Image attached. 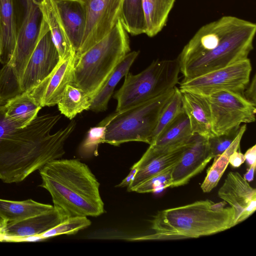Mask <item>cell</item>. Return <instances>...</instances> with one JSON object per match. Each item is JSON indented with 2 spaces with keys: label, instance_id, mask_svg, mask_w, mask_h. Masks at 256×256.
Returning a JSON list of instances; mask_svg holds the SVG:
<instances>
[{
  "label": "cell",
  "instance_id": "13",
  "mask_svg": "<svg viewBox=\"0 0 256 256\" xmlns=\"http://www.w3.org/2000/svg\"><path fill=\"white\" fill-rule=\"evenodd\" d=\"M212 158L208 138L194 134L172 168L170 188L188 184L192 178L203 170Z\"/></svg>",
  "mask_w": 256,
  "mask_h": 256
},
{
  "label": "cell",
  "instance_id": "22",
  "mask_svg": "<svg viewBox=\"0 0 256 256\" xmlns=\"http://www.w3.org/2000/svg\"><path fill=\"white\" fill-rule=\"evenodd\" d=\"M41 108L28 92H24L5 102L4 116L16 128H22L38 116Z\"/></svg>",
  "mask_w": 256,
  "mask_h": 256
},
{
  "label": "cell",
  "instance_id": "23",
  "mask_svg": "<svg viewBox=\"0 0 256 256\" xmlns=\"http://www.w3.org/2000/svg\"><path fill=\"white\" fill-rule=\"evenodd\" d=\"M193 134L189 119L184 112L150 146L160 150L175 148L186 144Z\"/></svg>",
  "mask_w": 256,
  "mask_h": 256
},
{
  "label": "cell",
  "instance_id": "28",
  "mask_svg": "<svg viewBox=\"0 0 256 256\" xmlns=\"http://www.w3.org/2000/svg\"><path fill=\"white\" fill-rule=\"evenodd\" d=\"M92 99L82 88L68 84L57 105L60 113L70 120L86 110H89Z\"/></svg>",
  "mask_w": 256,
  "mask_h": 256
},
{
  "label": "cell",
  "instance_id": "14",
  "mask_svg": "<svg viewBox=\"0 0 256 256\" xmlns=\"http://www.w3.org/2000/svg\"><path fill=\"white\" fill-rule=\"evenodd\" d=\"M218 196L234 209L235 226L256 210V190L238 172H230L228 174Z\"/></svg>",
  "mask_w": 256,
  "mask_h": 256
},
{
  "label": "cell",
  "instance_id": "30",
  "mask_svg": "<svg viewBox=\"0 0 256 256\" xmlns=\"http://www.w3.org/2000/svg\"><path fill=\"white\" fill-rule=\"evenodd\" d=\"M182 96L179 88L175 86L174 92L163 108L154 130L152 143L182 112H184Z\"/></svg>",
  "mask_w": 256,
  "mask_h": 256
},
{
  "label": "cell",
  "instance_id": "29",
  "mask_svg": "<svg viewBox=\"0 0 256 256\" xmlns=\"http://www.w3.org/2000/svg\"><path fill=\"white\" fill-rule=\"evenodd\" d=\"M120 20L128 33L132 36L146 34L142 0H123Z\"/></svg>",
  "mask_w": 256,
  "mask_h": 256
},
{
  "label": "cell",
  "instance_id": "6",
  "mask_svg": "<svg viewBox=\"0 0 256 256\" xmlns=\"http://www.w3.org/2000/svg\"><path fill=\"white\" fill-rule=\"evenodd\" d=\"M174 88L144 102L116 112L99 124L106 126L104 143L114 146L130 142L152 143L160 115L172 96Z\"/></svg>",
  "mask_w": 256,
  "mask_h": 256
},
{
  "label": "cell",
  "instance_id": "15",
  "mask_svg": "<svg viewBox=\"0 0 256 256\" xmlns=\"http://www.w3.org/2000/svg\"><path fill=\"white\" fill-rule=\"evenodd\" d=\"M74 56L60 59L52 71L28 92L42 108L57 104L66 86L72 84Z\"/></svg>",
  "mask_w": 256,
  "mask_h": 256
},
{
  "label": "cell",
  "instance_id": "1",
  "mask_svg": "<svg viewBox=\"0 0 256 256\" xmlns=\"http://www.w3.org/2000/svg\"><path fill=\"white\" fill-rule=\"evenodd\" d=\"M5 102H0V180L18 183L64 154V144L76 122L72 121L51 134L61 116L46 114L38 116L27 126L18 128L5 118Z\"/></svg>",
  "mask_w": 256,
  "mask_h": 256
},
{
  "label": "cell",
  "instance_id": "42",
  "mask_svg": "<svg viewBox=\"0 0 256 256\" xmlns=\"http://www.w3.org/2000/svg\"><path fill=\"white\" fill-rule=\"evenodd\" d=\"M1 48H2V40H1V32H0V54L1 52Z\"/></svg>",
  "mask_w": 256,
  "mask_h": 256
},
{
  "label": "cell",
  "instance_id": "2",
  "mask_svg": "<svg viewBox=\"0 0 256 256\" xmlns=\"http://www.w3.org/2000/svg\"><path fill=\"white\" fill-rule=\"evenodd\" d=\"M256 32L254 23L234 16L202 26L176 58L183 80L248 58Z\"/></svg>",
  "mask_w": 256,
  "mask_h": 256
},
{
  "label": "cell",
  "instance_id": "12",
  "mask_svg": "<svg viewBox=\"0 0 256 256\" xmlns=\"http://www.w3.org/2000/svg\"><path fill=\"white\" fill-rule=\"evenodd\" d=\"M60 60L48 27L42 17L36 44L19 81L20 94L28 92L42 81Z\"/></svg>",
  "mask_w": 256,
  "mask_h": 256
},
{
  "label": "cell",
  "instance_id": "39",
  "mask_svg": "<svg viewBox=\"0 0 256 256\" xmlns=\"http://www.w3.org/2000/svg\"><path fill=\"white\" fill-rule=\"evenodd\" d=\"M256 166V162L250 166L247 172L244 174L243 177L248 182L253 180Z\"/></svg>",
  "mask_w": 256,
  "mask_h": 256
},
{
  "label": "cell",
  "instance_id": "19",
  "mask_svg": "<svg viewBox=\"0 0 256 256\" xmlns=\"http://www.w3.org/2000/svg\"><path fill=\"white\" fill-rule=\"evenodd\" d=\"M18 4L19 0H0V62L3 65L10 61L15 46L20 20Z\"/></svg>",
  "mask_w": 256,
  "mask_h": 256
},
{
  "label": "cell",
  "instance_id": "9",
  "mask_svg": "<svg viewBox=\"0 0 256 256\" xmlns=\"http://www.w3.org/2000/svg\"><path fill=\"white\" fill-rule=\"evenodd\" d=\"M212 118L214 136L238 129L242 124L256 120V105L246 100L242 94L221 90L206 96Z\"/></svg>",
  "mask_w": 256,
  "mask_h": 256
},
{
  "label": "cell",
  "instance_id": "41",
  "mask_svg": "<svg viewBox=\"0 0 256 256\" xmlns=\"http://www.w3.org/2000/svg\"><path fill=\"white\" fill-rule=\"evenodd\" d=\"M6 242V236L0 233V242Z\"/></svg>",
  "mask_w": 256,
  "mask_h": 256
},
{
  "label": "cell",
  "instance_id": "4",
  "mask_svg": "<svg viewBox=\"0 0 256 256\" xmlns=\"http://www.w3.org/2000/svg\"><path fill=\"white\" fill-rule=\"evenodd\" d=\"M224 201L198 200L160 210L151 220L153 232L132 240H174L214 234L235 226L234 210Z\"/></svg>",
  "mask_w": 256,
  "mask_h": 256
},
{
  "label": "cell",
  "instance_id": "26",
  "mask_svg": "<svg viewBox=\"0 0 256 256\" xmlns=\"http://www.w3.org/2000/svg\"><path fill=\"white\" fill-rule=\"evenodd\" d=\"M176 0H142L146 34L153 37L164 26Z\"/></svg>",
  "mask_w": 256,
  "mask_h": 256
},
{
  "label": "cell",
  "instance_id": "5",
  "mask_svg": "<svg viewBox=\"0 0 256 256\" xmlns=\"http://www.w3.org/2000/svg\"><path fill=\"white\" fill-rule=\"evenodd\" d=\"M130 50L128 32L119 19L104 38L74 56L71 84L84 90L92 100Z\"/></svg>",
  "mask_w": 256,
  "mask_h": 256
},
{
  "label": "cell",
  "instance_id": "3",
  "mask_svg": "<svg viewBox=\"0 0 256 256\" xmlns=\"http://www.w3.org/2000/svg\"><path fill=\"white\" fill-rule=\"evenodd\" d=\"M40 186L66 218L98 216L104 212L100 182L89 167L76 159H56L39 170Z\"/></svg>",
  "mask_w": 256,
  "mask_h": 256
},
{
  "label": "cell",
  "instance_id": "7",
  "mask_svg": "<svg viewBox=\"0 0 256 256\" xmlns=\"http://www.w3.org/2000/svg\"><path fill=\"white\" fill-rule=\"evenodd\" d=\"M21 9L15 46L10 61L0 69V101L20 94L18 83L36 46L42 20L40 0H19Z\"/></svg>",
  "mask_w": 256,
  "mask_h": 256
},
{
  "label": "cell",
  "instance_id": "27",
  "mask_svg": "<svg viewBox=\"0 0 256 256\" xmlns=\"http://www.w3.org/2000/svg\"><path fill=\"white\" fill-rule=\"evenodd\" d=\"M246 129V124L240 126L239 132L230 146L220 156L214 158L212 166L208 170L206 176L201 185L204 192H209L218 184L229 164L230 156L240 146L242 138Z\"/></svg>",
  "mask_w": 256,
  "mask_h": 256
},
{
  "label": "cell",
  "instance_id": "32",
  "mask_svg": "<svg viewBox=\"0 0 256 256\" xmlns=\"http://www.w3.org/2000/svg\"><path fill=\"white\" fill-rule=\"evenodd\" d=\"M91 224L87 216H75L67 218L59 224L40 235L44 240L62 234H73Z\"/></svg>",
  "mask_w": 256,
  "mask_h": 256
},
{
  "label": "cell",
  "instance_id": "40",
  "mask_svg": "<svg viewBox=\"0 0 256 256\" xmlns=\"http://www.w3.org/2000/svg\"><path fill=\"white\" fill-rule=\"evenodd\" d=\"M7 224L6 220L0 214V233L2 232Z\"/></svg>",
  "mask_w": 256,
  "mask_h": 256
},
{
  "label": "cell",
  "instance_id": "8",
  "mask_svg": "<svg viewBox=\"0 0 256 256\" xmlns=\"http://www.w3.org/2000/svg\"><path fill=\"white\" fill-rule=\"evenodd\" d=\"M180 68L177 60H156L136 74L128 72L114 98L116 112L152 99L175 86L179 82Z\"/></svg>",
  "mask_w": 256,
  "mask_h": 256
},
{
  "label": "cell",
  "instance_id": "38",
  "mask_svg": "<svg viewBox=\"0 0 256 256\" xmlns=\"http://www.w3.org/2000/svg\"><path fill=\"white\" fill-rule=\"evenodd\" d=\"M138 170V168H137L132 166L128 175L116 186L118 188L128 187L133 180Z\"/></svg>",
  "mask_w": 256,
  "mask_h": 256
},
{
  "label": "cell",
  "instance_id": "33",
  "mask_svg": "<svg viewBox=\"0 0 256 256\" xmlns=\"http://www.w3.org/2000/svg\"><path fill=\"white\" fill-rule=\"evenodd\" d=\"M173 167L174 166L144 182L134 192L138 193L154 192L170 187Z\"/></svg>",
  "mask_w": 256,
  "mask_h": 256
},
{
  "label": "cell",
  "instance_id": "37",
  "mask_svg": "<svg viewBox=\"0 0 256 256\" xmlns=\"http://www.w3.org/2000/svg\"><path fill=\"white\" fill-rule=\"evenodd\" d=\"M245 161L250 166L256 162V146L254 144L248 148L244 154Z\"/></svg>",
  "mask_w": 256,
  "mask_h": 256
},
{
  "label": "cell",
  "instance_id": "21",
  "mask_svg": "<svg viewBox=\"0 0 256 256\" xmlns=\"http://www.w3.org/2000/svg\"><path fill=\"white\" fill-rule=\"evenodd\" d=\"M40 8L43 18L50 30L60 59L75 56V52L60 16L56 0H40Z\"/></svg>",
  "mask_w": 256,
  "mask_h": 256
},
{
  "label": "cell",
  "instance_id": "34",
  "mask_svg": "<svg viewBox=\"0 0 256 256\" xmlns=\"http://www.w3.org/2000/svg\"><path fill=\"white\" fill-rule=\"evenodd\" d=\"M240 128L226 134L214 136L208 138L210 149L212 158L220 156L230 146L236 137Z\"/></svg>",
  "mask_w": 256,
  "mask_h": 256
},
{
  "label": "cell",
  "instance_id": "11",
  "mask_svg": "<svg viewBox=\"0 0 256 256\" xmlns=\"http://www.w3.org/2000/svg\"><path fill=\"white\" fill-rule=\"evenodd\" d=\"M86 16L85 30L78 56L97 44L113 29L120 19L123 0H78Z\"/></svg>",
  "mask_w": 256,
  "mask_h": 256
},
{
  "label": "cell",
  "instance_id": "20",
  "mask_svg": "<svg viewBox=\"0 0 256 256\" xmlns=\"http://www.w3.org/2000/svg\"><path fill=\"white\" fill-rule=\"evenodd\" d=\"M63 25L75 52L78 50L86 22L84 8L78 0H55Z\"/></svg>",
  "mask_w": 256,
  "mask_h": 256
},
{
  "label": "cell",
  "instance_id": "18",
  "mask_svg": "<svg viewBox=\"0 0 256 256\" xmlns=\"http://www.w3.org/2000/svg\"><path fill=\"white\" fill-rule=\"evenodd\" d=\"M67 218L54 206L48 211L7 224L2 234L11 238L40 236Z\"/></svg>",
  "mask_w": 256,
  "mask_h": 256
},
{
  "label": "cell",
  "instance_id": "10",
  "mask_svg": "<svg viewBox=\"0 0 256 256\" xmlns=\"http://www.w3.org/2000/svg\"><path fill=\"white\" fill-rule=\"evenodd\" d=\"M252 70L250 60L247 58L193 78L182 80L179 88L205 96L221 90L242 94L250 81Z\"/></svg>",
  "mask_w": 256,
  "mask_h": 256
},
{
  "label": "cell",
  "instance_id": "17",
  "mask_svg": "<svg viewBox=\"0 0 256 256\" xmlns=\"http://www.w3.org/2000/svg\"><path fill=\"white\" fill-rule=\"evenodd\" d=\"M180 90L184 110L189 119L192 132L208 138L214 136L211 110L207 96L189 90Z\"/></svg>",
  "mask_w": 256,
  "mask_h": 256
},
{
  "label": "cell",
  "instance_id": "36",
  "mask_svg": "<svg viewBox=\"0 0 256 256\" xmlns=\"http://www.w3.org/2000/svg\"><path fill=\"white\" fill-rule=\"evenodd\" d=\"M245 162L244 154L238 150L234 151L229 158V164L234 168L240 166Z\"/></svg>",
  "mask_w": 256,
  "mask_h": 256
},
{
  "label": "cell",
  "instance_id": "25",
  "mask_svg": "<svg viewBox=\"0 0 256 256\" xmlns=\"http://www.w3.org/2000/svg\"><path fill=\"white\" fill-rule=\"evenodd\" d=\"M53 208L54 206L40 203L32 199L14 201L0 198V214L6 220L7 224L40 214Z\"/></svg>",
  "mask_w": 256,
  "mask_h": 256
},
{
  "label": "cell",
  "instance_id": "35",
  "mask_svg": "<svg viewBox=\"0 0 256 256\" xmlns=\"http://www.w3.org/2000/svg\"><path fill=\"white\" fill-rule=\"evenodd\" d=\"M256 76L254 74L244 90L242 95L248 102L256 106Z\"/></svg>",
  "mask_w": 256,
  "mask_h": 256
},
{
  "label": "cell",
  "instance_id": "24",
  "mask_svg": "<svg viewBox=\"0 0 256 256\" xmlns=\"http://www.w3.org/2000/svg\"><path fill=\"white\" fill-rule=\"evenodd\" d=\"M139 52V51H132L124 56L99 92L92 98L89 110L96 112L106 110L114 88L122 78L129 72Z\"/></svg>",
  "mask_w": 256,
  "mask_h": 256
},
{
  "label": "cell",
  "instance_id": "31",
  "mask_svg": "<svg viewBox=\"0 0 256 256\" xmlns=\"http://www.w3.org/2000/svg\"><path fill=\"white\" fill-rule=\"evenodd\" d=\"M106 126L99 124L90 128L86 136L79 148V154L82 157L90 158L98 155L100 144L104 143Z\"/></svg>",
  "mask_w": 256,
  "mask_h": 256
},
{
  "label": "cell",
  "instance_id": "16",
  "mask_svg": "<svg viewBox=\"0 0 256 256\" xmlns=\"http://www.w3.org/2000/svg\"><path fill=\"white\" fill-rule=\"evenodd\" d=\"M186 144L168 150L158 149L150 146L140 160L132 166L138 170L127 190L134 192L144 182L174 166L180 159Z\"/></svg>",
  "mask_w": 256,
  "mask_h": 256
}]
</instances>
